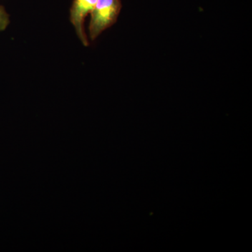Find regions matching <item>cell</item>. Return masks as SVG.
Listing matches in <instances>:
<instances>
[{"mask_svg": "<svg viewBox=\"0 0 252 252\" xmlns=\"http://www.w3.org/2000/svg\"><path fill=\"white\" fill-rule=\"evenodd\" d=\"M122 8L121 0H97L89 23L91 41L97 39L104 31L117 23Z\"/></svg>", "mask_w": 252, "mask_h": 252, "instance_id": "1", "label": "cell"}, {"mask_svg": "<svg viewBox=\"0 0 252 252\" xmlns=\"http://www.w3.org/2000/svg\"><path fill=\"white\" fill-rule=\"evenodd\" d=\"M9 15L6 12L4 6L0 5V31H4L9 26Z\"/></svg>", "mask_w": 252, "mask_h": 252, "instance_id": "3", "label": "cell"}, {"mask_svg": "<svg viewBox=\"0 0 252 252\" xmlns=\"http://www.w3.org/2000/svg\"><path fill=\"white\" fill-rule=\"evenodd\" d=\"M96 2L97 0H74L71 6L69 20L79 40L84 46H89L84 28V21L88 15L92 12Z\"/></svg>", "mask_w": 252, "mask_h": 252, "instance_id": "2", "label": "cell"}]
</instances>
